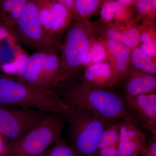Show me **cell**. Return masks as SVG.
I'll list each match as a JSON object with an SVG mask.
<instances>
[{
    "label": "cell",
    "mask_w": 156,
    "mask_h": 156,
    "mask_svg": "<svg viewBox=\"0 0 156 156\" xmlns=\"http://www.w3.org/2000/svg\"><path fill=\"white\" fill-rule=\"evenodd\" d=\"M55 91L64 103L85 109L104 119L131 120L123 98L111 89L89 87L73 80L61 84Z\"/></svg>",
    "instance_id": "cell-1"
},
{
    "label": "cell",
    "mask_w": 156,
    "mask_h": 156,
    "mask_svg": "<svg viewBox=\"0 0 156 156\" xmlns=\"http://www.w3.org/2000/svg\"><path fill=\"white\" fill-rule=\"evenodd\" d=\"M65 103L61 114L68 125L69 144L78 156H95L101 136L111 121L87 110Z\"/></svg>",
    "instance_id": "cell-2"
},
{
    "label": "cell",
    "mask_w": 156,
    "mask_h": 156,
    "mask_svg": "<svg viewBox=\"0 0 156 156\" xmlns=\"http://www.w3.org/2000/svg\"><path fill=\"white\" fill-rule=\"evenodd\" d=\"M0 104L50 114H61L65 106L55 90H42L5 77L0 78Z\"/></svg>",
    "instance_id": "cell-3"
},
{
    "label": "cell",
    "mask_w": 156,
    "mask_h": 156,
    "mask_svg": "<svg viewBox=\"0 0 156 156\" xmlns=\"http://www.w3.org/2000/svg\"><path fill=\"white\" fill-rule=\"evenodd\" d=\"M66 124L61 114H50L21 138L7 144L3 156H41L61 138Z\"/></svg>",
    "instance_id": "cell-4"
},
{
    "label": "cell",
    "mask_w": 156,
    "mask_h": 156,
    "mask_svg": "<svg viewBox=\"0 0 156 156\" xmlns=\"http://www.w3.org/2000/svg\"><path fill=\"white\" fill-rule=\"evenodd\" d=\"M66 31L60 55L61 84L74 80L88 55L94 37L89 20H74Z\"/></svg>",
    "instance_id": "cell-5"
},
{
    "label": "cell",
    "mask_w": 156,
    "mask_h": 156,
    "mask_svg": "<svg viewBox=\"0 0 156 156\" xmlns=\"http://www.w3.org/2000/svg\"><path fill=\"white\" fill-rule=\"evenodd\" d=\"M10 34L23 46L37 51L57 45L56 40L50 37L41 24L35 0H28Z\"/></svg>",
    "instance_id": "cell-6"
},
{
    "label": "cell",
    "mask_w": 156,
    "mask_h": 156,
    "mask_svg": "<svg viewBox=\"0 0 156 156\" xmlns=\"http://www.w3.org/2000/svg\"><path fill=\"white\" fill-rule=\"evenodd\" d=\"M45 112L17 107L0 106V134L9 140L17 141L40 124L46 117Z\"/></svg>",
    "instance_id": "cell-7"
},
{
    "label": "cell",
    "mask_w": 156,
    "mask_h": 156,
    "mask_svg": "<svg viewBox=\"0 0 156 156\" xmlns=\"http://www.w3.org/2000/svg\"><path fill=\"white\" fill-rule=\"evenodd\" d=\"M123 98L131 121L156 136V93Z\"/></svg>",
    "instance_id": "cell-8"
},
{
    "label": "cell",
    "mask_w": 156,
    "mask_h": 156,
    "mask_svg": "<svg viewBox=\"0 0 156 156\" xmlns=\"http://www.w3.org/2000/svg\"><path fill=\"white\" fill-rule=\"evenodd\" d=\"M147 144L145 134L137 125L129 119L120 122L119 156H138Z\"/></svg>",
    "instance_id": "cell-9"
},
{
    "label": "cell",
    "mask_w": 156,
    "mask_h": 156,
    "mask_svg": "<svg viewBox=\"0 0 156 156\" xmlns=\"http://www.w3.org/2000/svg\"><path fill=\"white\" fill-rule=\"evenodd\" d=\"M102 41L106 48L108 61L119 85L123 83L130 70L131 51L122 43L101 37H96Z\"/></svg>",
    "instance_id": "cell-10"
},
{
    "label": "cell",
    "mask_w": 156,
    "mask_h": 156,
    "mask_svg": "<svg viewBox=\"0 0 156 156\" xmlns=\"http://www.w3.org/2000/svg\"><path fill=\"white\" fill-rule=\"evenodd\" d=\"M80 82L89 87L108 89L119 85L108 61L101 62L86 67Z\"/></svg>",
    "instance_id": "cell-11"
},
{
    "label": "cell",
    "mask_w": 156,
    "mask_h": 156,
    "mask_svg": "<svg viewBox=\"0 0 156 156\" xmlns=\"http://www.w3.org/2000/svg\"><path fill=\"white\" fill-rule=\"evenodd\" d=\"M48 49L37 51L28 56L25 70L18 80L38 89L47 90L45 88L44 75Z\"/></svg>",
    "instance_id": "cell-12"
},
{
    "label": "cell",
    "mask_w": 156,
    "mask_h": 156,
    "mask_svg": "<svg viewBox=\"0 0 156 156\" xmlns=\"http://www.w3.org/2000/svg\"><path fill=\"white\" fill-rule=\"evenodd\" d=\"M123 82L124 96H135L156 93V76L130 69Z\"/></svg>",
    "instance_id": "cell-13"
},
{
    "label": "cell",
    "mask_w": 156,
    "mask_h": 156,
    "mask_svg": "<svg viewBox=\"0 0 156 156\" xmlns=\"http://www.w3.org/2000/svg\"><path fill=\"white\" fill-rule=\"evenodd\" d=\"M51 11L48 35L56 40V37L66 30L75 20L69 10L57 0H51Z\"/></svg>",
    "instance_id": "cell-14"
},
{
    "label": "cell",
    "mask_w": 156,
    "mask_h": 156,
    "mask_svg": "<svg viewBox=\"0 0 156 156\" xmlns=\"http://www.w3.org/2000/svg\"><path fill=\"white\" fill-rule=\"evenodd\" d=\"M56 47L47 49L44 75L45 88L47 90H55L62 83L61 59Z\"/></svg>",
    "instance_id": "cell-15"
},
{
    "label": "cell",
    "mask_w": 156,
    "mask_h": 156,
    "mask_svg": "<svg viewBox=\"0 0 156 156\" xmlns=\"http://www.w3.org/2000/svg\"><path fill=\"white\" fill-rule=\"evenodd\" d=\"M90 23L95 37L115 40L122 43L125 24L105 23L100 20L95 22L90 21Z\"/></svg>",
    "instance_id": "cell-16"
},
{
    "label": "cell",
    "mask_w": 156,
    "mask_h": 156,
    "mask_svg": "<svg viewBox=\"0 0 156 156\" xmlns=\"http://www.w3.org/2000/svg\"><path fill=\"white\" fill-rule=\"evenodd\" d=\"M156 59L147 56L137 47L131 51L130 65L133 67L131 69L156 76Z\"/></svg>",
    "instance_id": "cell-17"
},
{
    "label": "cell",
    "mask_w": 156,
    "mask_h": 156,
    "mask_svg": "<svg viewBox=\"0 0 156 156\" xmlns=\"http://www.w3.org/2000/svg\"><path fill=\"white\" fill-rule=\"evenodd\" d=\"M103 61H108L106 48L103 42L94 36L89 53L83 62L82 68H86Z\"/></svg>",
    "instance_id": "cell-18"
},
{
    "label": "cell",
    "mask_w": 156,
    "mask_h": 156,
    "mask_svg": "<svg viewBox=\"0 0 156 156\" xmlns=\"http://www.w3.org/2000/svg\"><path fill=\"white\" fill-rule=\"evenodd\" d=\"M104 2L102 0H75L76 12L79 19L88 20L100 11Z\"/></svg>",
    "instance_id": "cell-19"
},
{
    "label": "cell",
    "mask_w": 156,
    "mask_h": 156,
    "mask_svg": "<svg viewBox=\"0 0 156 156\" xmlns=\"http://www.w3.org/2000/svg\"><path fill=\"white\" fill-rule=\"evenodd\" d=\"M121 121H112L109 123L101 136L98 151L107 147H118L119 141Z\"/></svg>",
    "instance_id": "cell-20"
},
{
    "label": "cell",
    "mask_w": 156,
    "mask_h": 156,
    "mask_svg": "<svg viewBox=\"0 0 156 156\" xmlns=\"http://www.w3.org/2000/svg\"><path fill=\"white\" fill-rule=\"evenodd\" d=\"M40 156H78L69 143L61 137Z\"/></svg>",
    "instance_id": "cell-21"
},
{
    "label": "cell",
    "mask_w": 156,
    "mask_h": 156,
    "mask_svg": "<svg viewBox=\"0 0 156 156\" xmlns=\"http://www.w3.org/2000/svg\"><path fill=\"white\" fill-rule=\"evenodd\" d=\"M122 43L131 51L137 48L140 44V33L138 26L131 22L125 24Z\"/></svg>",
    "instance_id": "cell-22"
},
{
    "label": "cell",
    "mask_w": 156,
    "mask_h": 156,
    "mask_svg": "<svg viewBox=\"0 0 156 156\" xmlns=\"http://www.w3.org/2000/svg\"><path fill=\"white\" fill-rule=\"evenodd\" d=\"M138 28L140 44L156 42V26L154 20L144 19L141 24L138 26Z\"/></svg>",
    "instance_id": "cell-23"
},
{
    "label": "cell",
    "mask_w": 156,
    "mask_h": 156,
    "mask_svg": "<svg viewBox=\"0 0 156 156\" xmlns=\"http://www.w3.org/2000/svg\"><path fill=\"white\" fill-rule=\"evenodd\" d=\"M28 56L22 54L18 56L14 61L10 63L3 65L2 69L5 72L12 74H15L20 76L25 70Z\"/></svg>",
    "instance_id": "cell-24"
},
{
    "label": "cell",
    "mask_w": 156,
    "mask_h": 156,
    "mask_svg": "<svg viewBox=\"0 0 156 156\" xmlns=\"http://www.w3.org/2000/svg\"><path fill=\"white\" fill-rule=\"evenodd\" d=\"M155 4L156 0H136L134 7L135 15L133 18V22L136 23L145 19Z\"/></svg>",
    "instance_id": "cell-25"
},
{
    "label": "cell",
    "mask_w": 156,
    "mask_h": 156,
    "mask_svg": "<svg viewBox=\"0 0 156 156\" xmlns=\"http://www.w3.org/2000/svg\"><path fill=\"white\" fill-rule=\"evenodd\" d=\"M27 1L28 0H15L9 17L3 26L9 30V33L16 25Z\"/></svg>",
    "instance_id": "cell-26"
},
{
    "label": "cell",
    "mask_w": 156,
    "mask_h": 156,
    "mask_svg": "<svg viewBox=\"0 0 156 156\" xmlns=\"http://www.w3.org/2000/svg\"><path fill=\"white\" fill-rule=\"evenodd\" d=\"M117 5V1H104L100 8L99 20L105 23H114L116 14Z\"/></svg>",
    "instance_id": "cell-27"
},
{
    "label": "cell",
    "mask_w": 156,
    "mask_h": 156,
    "mask_svg": "<svg viewBox=\"0 0 156 156\" xmlns=\"http://www.w3.org/2000/svg\"><path fill=\"white\" fill-rule=\"evenodd\" d=\"M36 2L37 7L39 20L43 28L48 34L50 23L51 1L36 0Z\"/></svg>",
    "instance_id": "cell-28"
},
{
    "label": "cell",
    "mask_w": 156,
    "mask_h": 156,
    "mask_svg": "<svg viewBox=\"0 0 156 156\" xmlns=\"http://www.w3.org/2000/svg\"><path fill=\"white\" fill-rule=\"evenodd\" d=\"M15 0H5L0 2V17L4 26L14 6Z\"/></svg>",
    "instance_id": "cell-29"
},
{
    "label": "cell",
    "mask_w": 156,
    "mask_h": 156,
    "mask_svg": "<svg viewBox=\"0 0 156 156\" xmlns=\"http://www.w3.org/2000/svg\"><path fill=\"white\" fill-rule=\"evenodd\" d=\"M138 47L147 56L156 58V42L141 43Z\"/></svg>",
    "instance_id": "cell-30"
},
{
    "label": "cell",
    "mask_w": 156,
    "mask_h": 156,
    "mask_svg": "<svg viewBox=\"0 0 156 156\" xmlns=\"http://www.w3.org/2000/svg\"><path fill=\"white\" fill-rule=\"evenodd\" d=\"M138 156H156V136H152L151 141L147 143Z\"/></svg>",
    "instance_id": "cell-31"
},
{
    "label": "cell",
    "mask_w": 156,
    "mask_h": 156,
    "mask_svg": "<svg viewBox=\"0 0 156 156\" xmlns=\"http://www.w3.org/2000/svg\"><path fill=\"white\" fill-rule=\"evenodd\" d=\"M95 156H119L118 147H107L99 150Z\"/></svg>",
    "instance_id": "cell-32"
},
{
    "label": "cell",
    "mask_w": 156,
    "mask_h": 156,
    "mask_svg": "<svg viewBox=\"0 0 156 156\" xmlns=\"http://www.w3.org/2000/svg\"><path fill=\"white\" fill-rule=\"evenodd\" d=\"M57 2L64 5L72 14L75 20H81L79 19L76 12L75 0H57Z\"/></svg>",
    "instance_id": "cell-33"
},
{
    "label": "cell",
    "mask_w": 156,
    "mask_h": 156,
    "mask_svg": "<svg viewBox=\"0 0 156 156\" xmlns=\"http://www.w3.org/2000/svg\"><path fill=\"white\" fill-rule=\"evenodd\" d=\"M117 2L122 5L128 8L132 9V7H134L136 0H117Z\"/></svg>",
    "instance_id": "cell-34"
},
{
    "label": "cell",
    "mask_w": 156,
    "mask_h": 156,
    "mask_svg": "<svg viewBox=\"0 0 156 156\" xmlns=\"http://www.w3.org/2000/svg\"><path fill=\"white\" fill-rule=\"evenodd\" d=\"M10 33L7 29L3 25H0V42L3 39L8 37Z\"/></svg>",
    "instance_id": "cell-35"
},
{
    "label": "cell",
    "mask_w": 156,
    "mask_h": 156,
    "mask_svg": "<svg viewBox=\"0 0 156 156\" xmlns=\"http://www.w3.org/2000/svg\"><path fill=\"white\" fill-rule=\"evenodd\" d=\"M5 146L4 145L3 142L2 135L0 134V156H3L5 153Z\"/></svg>",
    "instance_id": "cell-36"
}]
</instances>
